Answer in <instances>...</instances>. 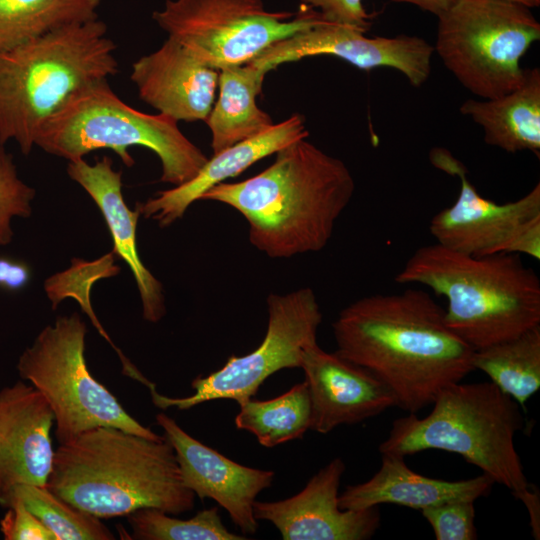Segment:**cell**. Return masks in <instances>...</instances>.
<instances>
[{
	"instance_id": "obj_1",
	"label": "cell",
	"mask_w": 540,
	"mask_h": 540,
	"mask_svg": "<svg viewBox=\"0 0 540 540\" xmlns=\"http://www.w3.org/2000/svg\"><path fill=\"white\" fill-rule=\"evenodd\" d=\"M332 329L335 352L376 376L407 413L474 371V350L421 289L362 297L339 312Z\"/></svg>"
},
{
	"instance_id": "obj_2",
	"label": "cell",
	"mask_w": 540,
	"mask_h": 540,
	"mask_svg": "<svg viewBox=\"0 0 540 540\" xmlns=\"http://www.w3.org/2000/svg\"><path fill=\"white\" fill-rule=\"evenodd\" d=\"M275 155L257 175L219 183L200 200L238 211L248 221L250 243L270 258L318 252L353 197L354 178L342 160L306 138Z\"/></svg>"
},
{
	"instance_id": "obj_3",
	"label": "cell",
	"mask_w": 540,
	"mask_h": 540,
	"mask_svg": "<svg viewBox=\"0 0 540 540\" xmlns=\"http://www.w3.org/2000/svg\"><path fill=\"white\" fill-rule=\"evenodd\" d=\"M46 487L100 519L142 508L179 515L194 508L196 497L164 435L155 440L108 426L59 444Z\"/></svg>"
},
{
	"instance_id": "obj_4",
	"label": "cell",
	"mask_w": 540,
	"mask_h": 540,
	"mask_svg": "<svg viewBox=\"0 0 540 540\" xmlns=\"http://www.w3.org/2000/svg\"><path fill=\"white\" fill-rule=\"evenodd\" d=\"M394 279L445 297L448 327L474 351L540 325V280L517 254L471 256L436 242L418 248Z\"/></svg>"
},
{
	"instance_id": "obj_5",
	"label": "cell",
	"mask_w": 540,
	"mask_h": 540,
	"mask_svg": "<svg viewBox=\"0 0 540 540\" xmlns=\"http://www.w3.org/2000/svg\"><path fill=\"white\" fill-rule=\"evenodd\" d=\"M99 17L0 53V143L24 155L44 122L79 89L116 75V44Z\"/></svg>"
},
{
	"instance_id": "obj_6",
	"label": "cell",
	"mask_w": 540,
	"mask_h": 540,
	"mask_svg": "<svg viewBox=\"0 0 540 540\" xmlns=\"http://www.w3.org/2000/svg\"><path fill=\"white\" fill-rule=\"evenodd\" d=\"M424 418L393 421L381 454L401 457L436 449L460 455L518 500L530 488L514 438L524 425L520 405L489 382L454 383L433 401Z\"/></svg>"
},
{
	"instance_id": "obj_7",
	"label": "cell",
	"mask_w": 540,
	"mask_h": 540,
	"mask_svg": "<svg viewBox=\"0 0 540 540\" xmlns=\"http://www.w3.org/2000/svg\"><path fill=\"white\" fill-rule=\"evenodd\" d=\"M35 146L67 161L110 149L127 167L135 164L128 148L142 146L160 159V181L174 186L191 180L208 160L182 133L176 120L129 106L112 90L108 80L91 83L73 93L44 122Z\"/></svg>"
},
{
	"instance_id": "obj_8",
	"label": "cell",
	"mask_w": 540,
	"mask_h": 540,
	"mask_svg": "<svg viewBox=\"0 0 540 540\" xmlns=\"http://www.w3.org/2000/svg\"><path fill=\"white\" fill-rule=\"evenodd\" d=\"M437 18L434 52L464 88L491 99L521 84V59L540 39L530 8L507 0H457Z\"/></svg>"
},
{
	"instance_id": "obj_9",
	"label": "cell",
	"mask_w": 540,
	"mask_h": 540,
	"mask_svg": "<svg viewBox=\"0 0 540 540\" xmlns=\"http://www.w3.org/2000/svg\"><path fill=\"white\" fill-rule=\"evenodd\" d=\"M87 327L78 313L59 316L20 355L17 371L48 402L59 444L100 426L162 439L134 419L90 373L85 359Z\"/></svg>"
},
{
	"instance_id": "obj_10",
	"label": "cell",
	"mask_w": 540,
	"mask_h": 540,
	"mask_svg": "<svg viewBox=\"0 0 540 540\" xmlns=\"http://www.w3.org/2000/svg\"><path fill=\"white\" fill-rule=\"evenodd\" d=\"M152 19L196 60L220 70L246 64L324 18L303 5L294 13L269 11L262 0H166Z\"/></svg>"
},
{
	"instance_id": "obj_11",
	"label": "cell",
	"mask_w": 540,
	"mask_h": 540,
	"mask_svg": "<svg viewBox=\"0 0 540 540\" xmlns=\"http://www.w3.org/2000/svg\"><path fill=\"white\" fill-rule=\"evenodd\" d=\"M267 329L263 341L244 356H231L215 372L191 382L194 393L170 398L150 391L153 403L161 408L190 409L221 399L238 403L253 398L264 381L282 369L300 368L303 351L317 343L322 312L314 291L303 287L286 294L270 293Z\"/></svg>"
},
{
	"instance_id": "obj_12",
	"label": "cell",
	"mask_w": 540,
	"mask_h": 540,
	"mask_svg": "<svg viewBox=\"0 0 540 540\" xmlns=\"http://www.w3.org/2000/svg\"><path fill=\"white\" fill-rule=\"evenodd\" d=\"M365 33L358 28L323 19L304 31L275 42L248 63L267 74L284 63L331 55L361 70L395 69L414 87H420L427 81L434 53L428 41L405 34L368 37Z\"/></svg>"
},
{
	"instance_id": "obj_13",
	"label": "cell",
	"mask_w": 540,
	"mask_h": 540,
	"mask_svg": "<svg viewBox=\"0 0 540 540\" xmlns=\"http://www.w3.org/2000/svg\"><path fill=\"white\" fill-rule=\"evenodd\" d=\"M429 159L435 168L460 180L457 200L430 221L429 231L440 245L471 256L502 253L518 228L540 215V183L518 200L498 204L477 192L466 167L449 150L433 148Z\"/></svg>"
},
{
	"instance_id": "obj_14",
	"label": "cell",
	"mask_w": 540,
	"mask_h": 540,
	"mask_svg": "<svg viewBox=\"0 0 540 540\" xmlns=\"http://www.w3.org/2000/svg\"><path fill=\"white\" fill-rule=\"evenodd\" d=\"M345 472L337 457L315 473L297 494L279 501H255L256 520L272 523L284 540H367L380 527L379 506L341 509L339 486Z\"/></svg>"
},
{
	"instance_id": "obj_15",
	"label": "cell",
	"mask_w": 540,
	"mask_h": 540,
	"mask_svg": "<svg viewBox=\"0 0 540 540\" xmlns=\"http://www.w3.org/2000/svg\"><path fill=\"white\" fill-rule=\"evenodd\" d=\"M157 424L172 445L184 485L195 496L210 498L224 508L245 535L255 534L258 520L253 505L260 492L272 486L275 472L241 465L189 435L166 415Z\"/></svg>"
},
{
	"instance_id": "obj_16",
	"label": "cell",
	"mask_w": 540,
	"mask_h": 540,
	"mask_svg": "<svg viewBox=\"0 0 540 540\" xmlns=\"http://www.w3.org/2000/svg\"><path fill=\"white\" fill-rule=\"evenodd\" d=\"M54 424L48 402L30 383L0 390V506H9L18 485L46 486L55 454Z\"/></svg>"
},
{
	"instance_id": "obj_17",
	"label": "cell",
	"mask_w": 540,
	"mask_h": 540,
	"mask_svg": "<svg viewBox=\"0 0 540 540\" xmlns=\"http://www.w3.org/2000/svg\"><path fill=\"white\" fill-rule=\"evenodd\" d=\"M300 368L311 401L310 429L315 432L327 434L397 406L392 392L371 372L317 343L303 351Z\"/></svg>"
},
{
	"instance_id": "obj_18",
	"label": "cell",
	"mask_w": 540,
	"mask_h": 540,
	"mask_svg": "<svg viewBox=\"0 0 540 540\" xmlns=\"http://www.w3.org/2000/svg\"><path fill=\"white\" fill-rule=\"evenodd\" d=\"M139 98L177 122L207 119L218 90L219 70L196 60L171 38L131 67Z\"/></svg>"
},
{
	"instance_id": "obj_19",
	"label": "cell",
	"mask_w": 540,
	"mask_h": 540,
	"mask_svg": "<svg viewBox=\"0 0 540 540\" xmlns=\"http://www.w3.org/2000/svg\"><path fill=\"white\" fill-rule=\"evenodd\" d=\"M67 174L79 184L102 213L113 240V253L130 268L139 291L143 318L159 322L166 314L163 287L139 257L136 227L141 216L137 208L131 210L122 194V171L113 169L108 156L89 164L84 159L68 161Z\"/></svg>"
},
{
	"instance_id": "obj_20",
	"label": "cell",
	"mask_w": 540,
	"mask_h": 540,
	"mask_svg": "<svg viewBox=\"0 0 540 540\" xmlns=\"http://www.w3.org/2000/svg\"><path fill=\"white\" fill-rule=\"evenodd\" d=\"M308 136L304 116L294 113L266 131L213 154L191 180L158 191L147 201L137 203L136 208L140 215L155 220L160 227L170 226L215 185L239 175L257 161Z\"/></svg>"
},
{
	"instance_id": "obj_21",
	"label": "cell",
	"mask_w": 540,
	"mask_h": 540,
	"mask_svg": "<svg viewBox=\"0 0 540 540\" xmlns=\"http://www.w3.org/2000/svg\"><path fill=\"white\" fill-rule=\"evenodd\" d=\"M379 470L367 481L347 486L339 495L341 509L360 510L394 504L422 510L454 501L488 496L494 481L485 474L465 480L430 478L411 470L404 457L381 454Z\"/></svg>"
},
{
	"instance_id": "obj_22",
	"label": "cell",
	"mask_w": 540,
	"mask_h": 540,
	"mask_svg": "<svg viewBox=\"0 0 540 540\" xmlns=\"http://www.w3.org/2000/svg\"><path fill=\"white\" fill-rule=\"evenodd\" d=\"M460 112L482 127L484 141L506 152L540 155V69H525L514 90L496 98L468 99Z\"/></svg>"
},
{
	"instance_id": "obj_23",
	"label": "cell",
	"mask_w": 540,
	"mask_h": 540,
	"mask_svg": "<svg viewBox=\"0 0 540 540\" xmlns=\"http://www.w3.org/2000/svg\"><path fill=\"white\" fill-rule=\"evenodd\" d=\"M265 75L250 63L219 70L218 97L205 120L211 132L213 154L275 124L256 103Z\"/></svg>"
},
{
	"instance_id": "obj_24",
	"label": "cell",
	"mask_w": 540,
	"mask_h": 540,
	"mask_svg": "<svg viewBox=\"0 0 540 540\" xmlns=\"http://www.w3.org/2000/svg\"><path fill=\"white\" fill-rule=\"evenodd\" d=\"M474 370H481L502 392L525 409L540 388V325L521 335L474 351Z\"/></svg>"
},
{
	"instance_id": "obj_25",
	"label": "cell",
	"mask_w": 540,
	"mask_h": 540,
	"mask_svg": "<svg viewBox=\"0 0 540 540\" xmlns=\"http://www.w3.org/2000/svg\"><path fill=\"white\" fill-rule=\"evenodd\" d=\"M103 0H0V53L55 29L99 17Z\"/></svg>"
},
{
	"instance_id": "obj_26",
	"label": "cell",
	"mask_w": 540,
	"mask_h": 540,
	"mask_svg": "<svg viewBox=\"0 0 540 540\" xmlns=\"http://www.w3.org/2000/svg\"><path fill=\"white\" fill-rule=\"evenodd\" d=\"M239 407L236 428L250 432L267 448L300 439L311 427V401L305 380L280 396L268 400L251 398Z\"/></svg>"
},
{
	"instance_id": "obj_27",
	"label": "cell",
	"mask_w": 540,
	"mask_h": 540,
	"mask_svg": "<svg viewBox=\"0 0 540 540\" xmlns=\"http://www.w3.org/2000/svg\"><path fill=\"white\" fill-rule=\"evenodd\" d=\"M13 498H19L55 535L56 540L116 538L100 518L76 508L46 486L18 485L12 492L10 502Z\"/></svg>"
},
{
	"instance_id": "obj_28",
	"label": "cell",
	"mask_w": 540,
	"mask_h": 540,
	"mask_svg": "<svg viewBox=\"0 0 540 540\" xmlns=\"http://www.w3.org/2000/svg\"><path fill=\"white\" fill-rule=\"evenodd\" d=\"M131 534L120 529L121 536L137 540H245L223 524L214 506L196 513L189 519H178L164 511L142 508L126 516Z\"/></svg>"
},
{
	"instance_id": "obj_29",
	"label": "cell",
	"mask_w": 540,
	"mask_h": 540,
	"mask_svg": "<svg viewBox=\"0 0 540 540\" xmlns=\"http://www.w3.org/2000/svg\"><path fill=\"white\" fill-rule=\"evenodd\" d=\"M35 195L36 190L19 178L12 154L0 143V246L12 242L14 217L31 216Z\"/></svg>"
},
{
	"instance_id": "obj_30",
	"label": "cell",
	"mask_w": 540,
	"mask_h": 540,
	"mask_svg": "<svg viewBox=\"0 0 540 540\" xmlns=\"http://www.w3.org/2000/svg\"><path fill=\"white\" fill-rule=\"evenodd\" d=\"M437 540H475L474 501H454L421 510Z\"/></svg>"
},
{
	"instance_id": "obj_31",
	"label": "cell",
	"mask_w": 540,
	"mask_h": 540,
	"mask_svg": "<svg viewBox=\"0 0 540 540\" xmlns=\"http://www.w3.org/2000/svg\"><path fill=\"white\" fill-rule=\"evenodd\" d=\"M7 509L0 520V531L5 540H56L19 498H13Z\"/></svg>"
},
{
	"instance_id": "obj_32",
	"label": "cell",
	"mask_w": 540,
	"mask_h": 540,
	"mask_svg": "<svg viewBox=\"0 0 540 540\" xmlns=\"http://www.w3.org/2000/svg\"><path fill=\"white\" fill-rule=\"evenodd\" d=\"M300 5L312 8L327 21L358 28L366 32L371 25V16L363 0H300Z\"/></svg>"
},
{
	"instance_id": "obj_33",
	"label": "cell",
	"mask_w": 540,
	"mask_h": 540,
	"mask_svg": "<svg viewBox=\"0 0 540 540\" xmlns=\"http://www.w3.org/2000/svg\"><path fill=\"white\" fill-rule=\"evenodd\" d=\"M502 253L525 254L540 260V215L522 224L505 244Z\"/></svg>"
},
{
	"instance_id": "obj_34",
	"label": "cell",
	"mask_w": 540,
	"mask_h": 540,
	"mask_svg": "<svg viewBox=\"0 0 540 540\" xmlns=\"http://www.w3.org/2000/svg\"><path fill=\"white\" fill-rule=\"evenodd\" d=\"M31 280L30 266L10 257H0V288L16 292L25 288Z\"/></svg>"
},
{
	"instance_id": "obj_35",
	"label": "cell",
	"mask_w": 540,
	"mask_h": 540,
	"mask_svg": "<svg viewBox=\"0 0 540 540\" xmlns=\"http://www.w3.org/2000/svg\"><path fill=\"white\" fill-rule=\"evenodd\" d=\"M520 501L523 502V504L526 506L529 516H530V524L532 527L533 535L536 539H539L540 536V502H539V494L538 490L534 486H530V488L520 497Z\"/></svg>"
},
{
	"instance_id": "obj_36",
	"label": "cell",
	"mask_w": 540,
	"mask_h": 540,
	"mask_svg": "<svg viewBox=\"0 0 540 540\" xmlns=\"http://www.w3.org/2000/svg\"><path fill=\"white\" fill-rule=\"evenodd\" d=\"M395 3L411 4L436 17L448 10L457 0H391Z\"/></svg>"
},
{
	"instance_id": "obj_37",
	"label": "cell",
	"mask_w": 540,
	"mask_h": 540,
	"mask_svg": "<svg viewBox=\"0 0 540 540\" xmlns=\"http://www.w3.org/2000/svg\"><path fill=\"white\" fill-rule=\"evenodd\" d=\"M507 1L522 4L530 9L538 7L540 5V0H507Z\"/></svg>"
}]
</instances>
